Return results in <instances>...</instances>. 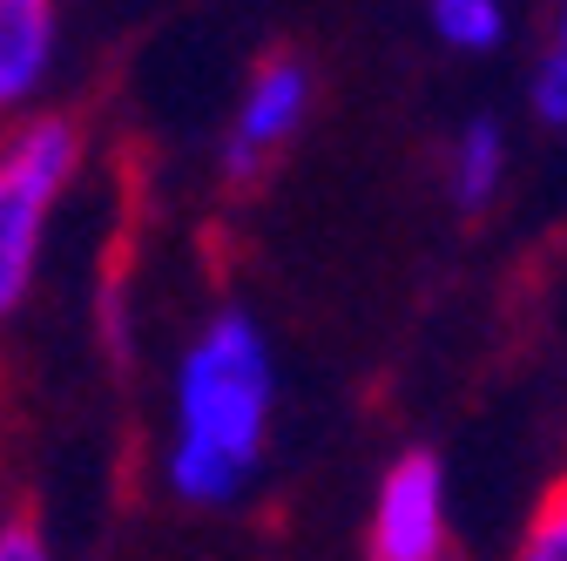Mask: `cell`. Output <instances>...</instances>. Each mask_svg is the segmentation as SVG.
<instances>
[{"mask_svg": "<svg viewBox=\"0 0 567 561\" xmlns=\"http://www.w3.org/2000/svg\"><path fill=\"white\" fill-rule=\"evenodd\" d=\"M89 163V129L61 109H34L0 135V325H14L41 285V264Z\"/></svg>", "mask_w": 567, "mask_h": 561, "instance_id": "obj_2", "label": "cell"}, {"mask_svg": "<svg viewBox=\"0 0 567 561\" xmlns=\"http://www.w3.org/2000/svg\"><path fill=\"white\" fill-rule=\"evenodd\" d=\"M446 203L460 217H486L493 203H501L507 176H514V135L501 115H466L446 143Z\"/></svg>", "mask_w": 567, "mask_h": 561, "instance_id": "obj_6", "label": "cell"}, {"mask_svg": "<svg viewBox=\"0 0 567 561\" xmlns=\"http://www.w3.org/2000/svg\"><path fill=\"white\" fill-rule=\"evenodd\" d=\"M419 14H425V28H433V41L453 48V54H493L514 34L507 0H419Z\"/></svg>", "mask_w": 567, "mask_h": 561, "instance_id": "obj_7", "label": "cell"}, {"mask_svg": "<svg viewBox=\"0 0 567 561\" xmlns=\"http://www.w3.org/2000/svg\"><path fill=\"white\" fill-rule=\"evenodd\" d=\"M0 561H68V554H61V541L48 534L41 514L8 508V514H0Z\"/></svg>", "mask_w": 567, "mask_h": 561, "instance_id": "obj_9", "label": "cell"}, {"mask_svg": "<svg viewBox=\"0 0 567 561\" xmlns=\"http://www.w3.org/2000/svg\"><path fill=\"white\" fill-rule=\"evenodd\" d=\"M365 561H453V473L440 447H399L365 508Z\"/></svg>", "mask_w": 567, "mask_h": 561, "instance_id": "obj_4", "label": "cell"}, {"mask_svg": "<svg viewBox=\"0 0 567 561\" xmlns=\"http://www.w3.org/2000/svg\"><path fill=\"white\" fill-rule=\"evenodd\" d=\"M507 561H567V473L534 501V514H527V528H520Z\"/></svg>", "mask_w": 567, "mask_h": 561, "instance_id": "obj_8", "label": "cell"}, {"mask_svg": "<svg viewBox=\"0 0 567 561\" xmlns=\"http://www.w3.org/2000/svg\"><path fill=\"white\" fill-rule=\"evenodd\" d=\"M284 373L250 305H209L169 359L156 473L183 508H237L270 467Z\"/></svg>", "mask_w": 567, "mask_h": 561, "instance_id": "obj_1", "label": "cell"}, {"mask_svg": "<svg viewBox=\"0 0 567 561\" xmlns=\"http://www.w3.org/2000/svg\"><path fill=\"white\" fill-rule=\"evenodd\" d=\"M527 102H534V122H540L547 135H560V143H567V61H560V54H540Z\"/></svg>", "mask_w": 567, "mask_h": 561, "instance_id": "obj_10", "label": "cell"}, {"mask_svg": "<svg viewBox=\"0 0 567 561\" xmlns=\"http://www.w3.org/2000/svg\"><path fill=\"white\" fill-rule=\"evenodd\" d=\"M547 54L567 61V0H554V34H547Z\"/></svg>", "mask_w": 567, "mask_h": 561, "instance_id": "obj_11", "label": "cell"}, {"mask_svg": "<svg viewBox=\"0 0 567 561\" xmlns=\"http://www.w3.org/2000/svg\"><path fill=\"white\" fill-rule=\"evenodd\" d=\"M311 109H318V75L311 61L291 54V48H270L250 61V75L230 102V122H224V143H217V163L230 176V190H257L284 156L298 150V135L311 129Z\"/></svg>", "mask_w": 567, "mask_h": 561, "instance_id": "obj_3", "label": "cell"}, {"mask_svg": "<svg viewBox=\"0 0 567 561\" xmlns=\"http://www.w3.org/2000/svg\"><path fill=\"white\" fill-rule=\"evenodd\" d=\"M61 61V0H0V122L34 115Z\"/></svg>", "mask_w": 567, "mask_h": 561, "instance_id": "obj_5", "label": "cell"}]
</instances>
